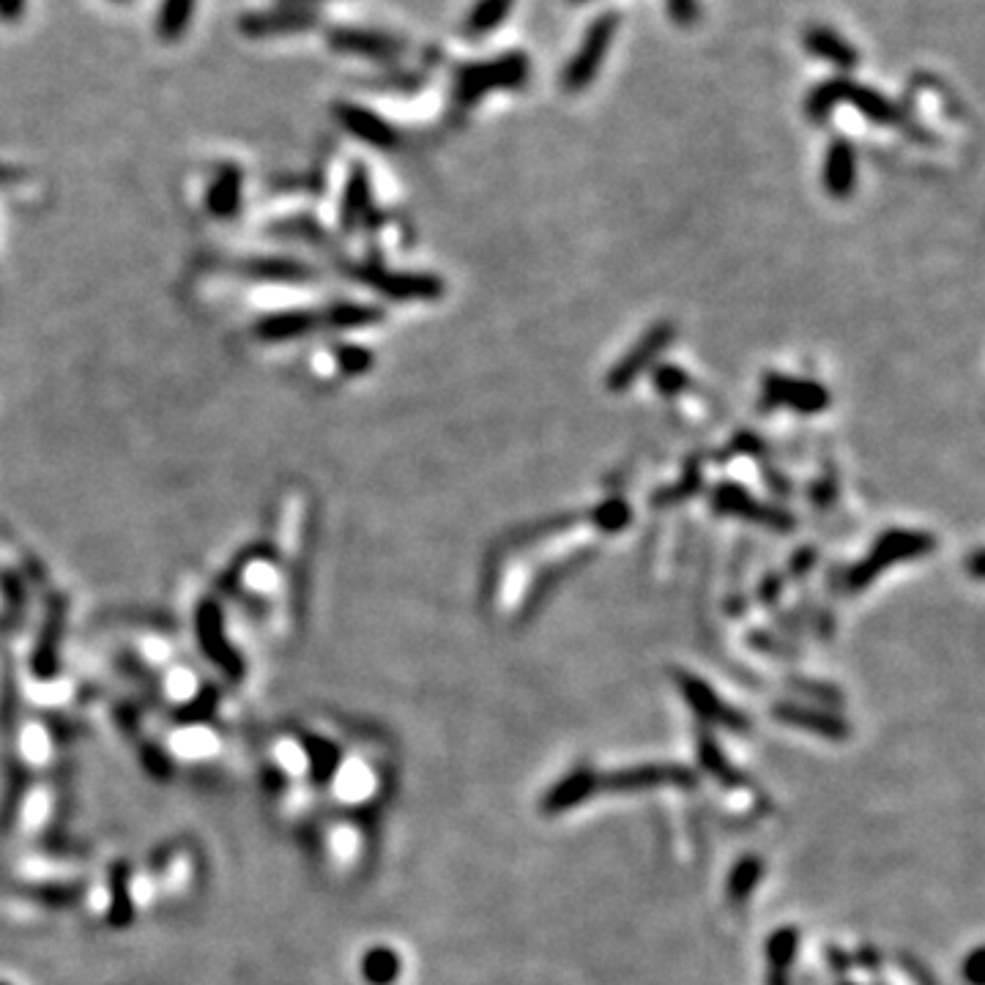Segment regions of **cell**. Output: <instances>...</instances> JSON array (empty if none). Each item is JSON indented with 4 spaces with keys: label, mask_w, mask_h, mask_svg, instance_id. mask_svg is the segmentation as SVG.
<instances>
[{
    "label": "cell",
    "mask_w": 985,
    "mask_h": 985,
    "mask_svg": "<svg viewBox=\"0 0 985 985\" xmlns=\"http://www.w3.org/2000/svg\"><path fill=\"white\" fill-rule=\"evenodd\" d=\"M531 74V61L526 52L512 50L504 56H495L491 61L465 63L455 72L452 82V99L455 108L469 110L491 91H515Z\"/></svg>",
    "instance_id": "cell-1"
},
{
    "label": "cell",
    "mask_w": 985,
    "mask_h": 985,
    "mask_svg": "<svg viewBox=\"0 0 985 985\" xmlns=\"http://www.w3.org/2000/svg\"><path fill=\"white\" fill-rule=\"evenodd\" d=\"M841 102L854 104L868 121L876 123H895L901 118L898 108L884 93L863 86V82L846 80V77H833V80H824L822 86L813 88L805 99V113L811 121H824Z\"/></svg>",
    "instance_id": "cell-2"
},
{
    "label": "cell",
    "mask_w": 985,
    "mask_h": 985,
    "mask_svg": "<svg viewBox=\"0 0 985 985\" xmlns=\"http://www.w3.org/2000/svg\"><path fill=\"white\" fill-rule=\"evenodd\" d=\"M619 22H622V14H619V11H603L600 17H594V22L586 28V33H583L577 52L570 58L567 67H564L562 72L564 91L581 93L583 88L592 86L594 77L600 74V67H603L607 50H611L613 39H616Z\"/></svg>",
    "instance_id": "cell-3"
},
{
    "label": "cell",
    "mask_w": 985,
    "mask_h": 985,
    "mask_svg": "<svg viewBox=\"0 0 985 985\" xmlns=\"http://www.w3.org/2000/svg\"><path fill=\"white\" fill-rule=\"evenodd\" d=\"M693 783V772H687L684 766L674 764H646V766H630V770H616L600 775L597 772V794L611 792V794H633V792H652L660 786H690Z\"/></svg>",
    "instance_id": "cell-4"
},
{
    "label": "cell",
    "mask_w": 985,
    "mask_h": 985,
    "mask_svg": "<svg viewBox=\"0 0 985 985\" xmlns=\"http://www.w3.org/2000/svg\"><path fill=\"white\" fill-rule=\"evenodd\" d=\"M321 14L306 6H277V9L250 11L239 17V31L244 37L263 39V37H285V33H304L318 28Z\"/></svg>",
    "instance_id": "cell-5"
},
{
    "label": "cell",
    "mask_w": 985,
    "mask_h": 985,
    "mask_svg": "<svg viewBox=\"0 0 985 985\" xmlns=\"http://www.w3.org/2000/svg\"><path fill=\"white\" fill-rule=\"evenodd\" d=\"M194 624H198V639L200 646H203L205 657H209L217 669L225 671L228 676L239 680V676L244 674V663H241V657L235 654V649L230 646L225 635L222 607L217 605L214 600H203L198 607V616H194Z\"/></svg>",
    "instance_id": "cell-6"
},
{
    "label": "cell",
    "mask_w": 985,
    "mask_h": 985,
    "mask_svg": "<svg viewBox=\"0 0 985 985\" xmlns=\"http://www.w3.org/2000/svg\"><path fill=\"white\" fill-rule=\"evenodd\" d=\"M934 540L928 534H917V531H889L884 534V540L878 542V547L873 551V556L852 575V586H865L878 567L889 562H901V559L919 556V553L931 551Z\"/></svg>",
    "instance_id": "cell-7"
},
{
    "label": "cell",
    "mask_w": 985,
    "mask_h": 985,
    "mask_svg": "<svg viewBox=\"0 0 985 985\" xmlns=\"http://www.w3.org/2000/svg\"><path fill=\"white\" fill-rule=\"evenodd\" d=\"M329 47L348 56L375 58V61H392L405 52V41L398 37H389L381 31H368V28H334L329 33Z\"/></svg>",
    "instance_id": "cell-8"
},
{
    "label": "cell",
    "mask_w": 985,
    "mask_h": 985,
    "mask_svg": "<svg viewBox=\"0 0 985 985\" xmlns=\"http://www.w3.org/2000/svg\"><path fill=\"white\" fill-rule=\"evenodd\" d=\"M334 115H338L340 127L345 132H351L362 143L373 145V149H392L398 143V132L392 129V123L379 113H373V110L362 108V104L340 102L334 108Z\"/></svg>",
    "instance_id": "cell-9"
},
{
    "label": "cell",
    "mask_w": 985,
    "mask_h": 985,
    "mask_svg": "<svg viewBox=\"0 0 985 985\" xmlns=\"http://www.w3.org/2000/svg\"><path fill=\"white\" fill-rule=\"evenodd\" d=\"M592 796H597V772L575 770L570 772L567 777H562V781L545 794V800H542V813H547V816L567 813L572 807L592 800Z\"/></svg>",
    "instance_id": "cell-10"
},
{
    "label": "cell",
    "mask_w": 985,
    "mask_h": 985,
    "mask_svg": "<svg viewBox=\"0 0 985 985\" xmlns=\"http://www.w3.org/2000/svg\"><path fill=\"white\" fill-rule=\"evenodd\" d=\"M802 44H805V50L811 52V56L833 63V67L843 69V72H852V69H857L860 63L857 47L827 26L807 28L805 37H802Z\"/></svg>",
    "instance_id": "cell-11"
},
{
    "label": "cell",
    "mask_w": 985,
    "mask_h": 985,
    "mask_svg": "<svg viewBox=\"0 0 985 985\" xmlns=\"http://www.w3.org/2000/svg\"><path fill=\"white\" fill-rule=\"evenodd\" d=\"M63 619H67V600L52 597L50 607H47L44 627H41V639L33 649V669L44 680H50L58 669V644H61Z\"/></svg>",
    "instance_id": "cell-12"
},
{
    "label": "cell",
    "mask_w": 985,
    "mask_h": 985,
    "mask_svg": "<svg viewBox=\"0 0 985 985\" xmlns=\"http://www.w3.org/2000/svg\"><path fill=\"white\" fill-rule=\"evenodd\" d=\"M682 687L684 695H687L690 706L698 712L704 721H715L717 725H725L731 731H747V721H742L740 712H734L731 706H725L710 687H706L701 680H693V676H684L682 674Z\"/></svg>",
    "instance_id": "cell-13"
},
{
    "label": "cell",
    "mask_w": 985,
    "mask_h": 985,
    "mask_svg": "<svg viewBox=\"0 0 985 985\" xmlns=\"http://www.w3.org/2000/svg\"><path fill=\"white\" fill-rule=\"evenodd\" d=\"M857 181V153L846 140L830 143L827 159H824V187L835 198H846Z\"/></svg>",
    "instance_id": "cell-14"
},
{
    "label": "cell",
    "mask_w": 985,
    "mask_h": 985,
    "mask_svg": "<svg viewBox=\"0 0 985 985\" xmlns=\"http://www.w3.org/2000/svg\"><path fill=\"white\" fill-rule=\"evenodd\" d=\"M321 318L312 315V312L291 310V312H277V315L263 318L255 326V338L265 342H285V340H299L304 334L318 332L321 326Z\"/></svg>",
    "instance_id": "cell-15"
},
{
    "label": "cell",
    "mask_w": 985,
    "mask_h": 985,
    "mask_svg": "<svg viewBox=\"0 0 985 985\" xmlns=\"http://www.w3.org/2000/svg\"><path fill=\"white\" fill-rule=\"evenodd\" d=\"M241 190H244V173H241V168L222 164L220 173L211 181L205 205H209V211L217 220H230L241 205Z\"/></svg>",
    "instance_id": "cell-16"
},
{
    "label": "cell",
    "mask_w": 985,
    "mask_h": 985,
    "mask_svg": "<svg viewBox=\"0 0 985 985\" xmlns=\"http://www.w3.org/2000/svg\"><path fill=\"white\" fill-rule=\"evenodd\" d=\"M364 280L373 288L386 293L394 299H414V296H435L441 293V282L430 280V277H414V274H386V271H373L370 269L364 274Z\"/></svg>",
    "instance_id": "cell-17"
},
{
    "label": "cell",
    "mask_w": 985,
    "mask_h": 985,
    "mask_svg": "<svg viewBox=\"0 0 985 985\" xmlns=\"http://www.w3.org/2000/svg\"><path fill=\"white\" fill-rule=\"evenodd\" d=\"M515 9V0H476L463 22V33L471 39H482L506 22Z\"/></svg>",
    "instance_id": "cell-18"
},
{
    "label": "cell",
    "mask_w": 985,
    "mask_h": 985,
    "mask_svg": "<svg viewBox=\"0 0 985 985\" xmlns=\"http://www.w3.org/2000/svg\"><path fill=\"white\" fill-rule=\"evenodd\" d=\"M370 198H373V192H370L368 170L362 164H353L351 175H348L345 194H342V225L356 228L368 217Z\"/></svg>",
    "instance_id": "cell-19"
},
{
    "label": "cell",
    "mask_w": 985,
    "mask_h": 985,
    "mask_svg": "<svg viewBox=\"0 0 985 985\" xmlns=\"http://www.w3.org/2000/svg\"><path fill=\"white\" fill-rule=\"evenodd\" d=\"M198 0H162L157 11V37L162 41H179L192 26Z\"/></svg>",
    "instance_id": "cell-20"
},
{
    "label": "cell",
    "mask_w": 985,
    "mask_h": 985,
    "mask_svg": "<svg viewBox=\"0 0 985 985\" xmlns=\"http://www.w3.org/2000/svg\"><path fill=\"white\" fill-rule=\"evenodd\" d=\"M775 715H777V721H783L786 725H796V728L813 731V734L833 736V740H837V736H846V725L830 715H818V712H807V710H800V706L786 704V706H777Z\"/></svg>",
    "instance_id": "cell-21"
},
{
    "label": "cell",
    "mask_w": 985,
    "mask_h": 985,
    "mask_svg": "<svg viewBox=\"0 0 985 985\" xmlns=\"http://www.w3.org/2000/svg\"><path fill=\"white\" fill-rule=\"evenodd\" d=\"M772 403H792L802 411H816L827 403L824 389L800 381H770Z\"/></svg>",
    "instance_id": "cell-22"
},
{
    "label": "cell",
    "mask_w": 985,
    "mask_h": 985,
    "mask_svg": "<svg viewBox=\"0 0 985 985\" xmlns=\"http://www.w3.org/2000/svg\"><path fill=\"white\" fill-rule=\"evenodd\" d=\"M364 977L373 985H389L400 975V955L389 947H375L364 955Z\"/></svg>",
    "instance_id": "cell-23"
},
{
    "label": "cell",
    "mask_w": 985,
    "mask_h": 985,
    "mask_svg": "<svg viewBox=\"0 0 985 985\" xmlns=\"http://www.w3.org/2000/svg\"><path fill=\"white\" fill-rule=\"evenodd\" d=\"M761 873H764V863H761L758 857L740 860L728 878V898L734 901V904H745L747 895H751L753 887L761 882Z\"/></svg>",
    "instance_id": "cell-24"
},
{
    "label": "cell",
    "mask_w": 985,
    "mask_h": 985,
    "mask_svg": "<svg viewBox=\"0 0 985 985\" xmlns=\"http://www.w3.org/2000/svg\"><path fill=\"white\" fill-rule=\"evenodd\" d=\"M383 312L375 310V306H364V304H338L326 312L323 321L332 323L334 329H359V326H370V323L381 321Z\"/></svg>",
    "instance_id": "cell-25"
},
{
    "label": "cell",
    "mask_w": 985,
    "mask_h": 985,
    "mask_svg": "<svg viewBox=\"0 0 985 985\" xmlns=\"http://www.w3.org/2000/svg\"><path fill=\"white\" fill-rule=\"evenodd\" d=\"M239 269L258 280H304L310 277V269L296 261H247Z\"/></svg>",
    "instance_id": "cell-26"
},
{
    "label": "cell",
    "mask_w": 985,
    "mask_h": 985,
    "mask_svg": "<svg viewBox=\"0 0 985 985\" xmlns=\"http://www.w3.org/2000/svg\"><path fill=\"white\" fill-rule=\"evenodd\" d=\"M663 342H665V332H663V329H657V332H652V334H649V338H646V342H644V345H641V348H639V351H635V353H633V356H630V359H624V362H622V364H619L616 375H613V379H611V386H613V383H616V386H624V383H627L630 379H633V375H635V370H639V368H641V364H644V362H646V359H649V356H652V353H654V348H660V345H663Z\"/></svg>",
    "instance_id": "cell-27"
},
{
    "label": "cell",
    "mask_w": 985,
    "mask_h": 985,
    "mask_svg": "<svg viewBox=\"0 0 985 985\" xmlns=\"http://www.w3.org/2000/svg\"><path fill=\"white\" fill-rule=\"evenodd\" d=\"M794 953H796V931L794 928L777 931V934L770 939V958L772 964H775V972H772L770 983H775L777 975L788 969Z\"/></svg>",
    "instance_id": "cell-28"
},
{
    "label": "cell",
    "mask_w": 985,
    "mask_h": 985,
    "mask_svg": "<svg viewBox=\"0 0 985 985\" xmlns=\"http://www.w3.org/2000/svg\"><path fill=\"white\" fill-rule=\"evenodd\" d=\"M334 356H338L340 370L345 375H362L364 370L373 368V362H375L373 353H368L364 348H356V345H338Z\"/></svg>",
    "instance_id": "cell-29"
},
{
    "label": "cell",
    "mask_w": 985,
    "mask_h": 985,
    "mask_svg": "<svg viewBox=\"0 0 985 985\" xmlns=\"http://www.w3.org/2000/svg\"><path fill=\"white\" fill-rule=\"evenodd\" d=\"M669 14L676 26L690 28L698 20V3L695 0H669Z\"/></svg>",
    "instance_id": "cell-30"
},
{
    "label": "cell",
    "mask_w": 985,
    "mask_h": 985,
    "mask_svg": "<svg viewBox=\"0 0 985 985\" xmlns=\"http://www.w3.org/2000/svg\"><path fill=\"white\" fill-rule=\"evenodd\" d=\"M26 9H28V0H0V22H6V26H14L17 20H22V17H26Z\"/></svg>",
    "instance_id": "cell-31"
},
{
    "label": "cell",
    "mask_w": 985,
    "mask_h": 985,
    "mask_svg": "<svg viewBox=\"0 0 985 985\" xmlns=\"http://www.w3.org/2000/svg\"><path fill=\"white\" fill-rule=\"evenodd\" d=\"M969 981L972 985H981V949H975L969 958Z\"/></svg>",
    "instance_id": "cell-32"
},
{
    "label": "cell",
    "mask_w": 985,
    "mask_h": 985,
    "mask_svg": "<svg viewBox=\"0 0 985 985\" xmlns=\"http://www.w3.org/2000/svg\"><path fill=\"white\" fill-rule=\"evenodd\" d=\"M285 6H306V3H318V0H282Z\"/></svg>",
    "instance_id": "cell-33"
},
{
    "label": "cell",
    "mask_w": 985,
    "mask_h": 985,
    "mask_svg": "<svg viewBox=\"0 0 985 985\" xmlns=\"http://www.w3.org/2000/svg\"><path fill=\"white\" fill-rule=\"evenodd\" d=\"M110 3H129V0H110Z\"/></svg>",
    "instance_id": "cell-34"
},
{
    "label": "cell",
    "mask_w": 985,
    "mask_h": 985,
    "mask_svg": "<svg viewBox=\"0 0 985 985\" xmlns=\"http://www.w3.org/2000/svg\"><path fill=\"white\" fill-rule=\"evenodd\" d=\"M570 3H586V0H570Z\"/></svg>",
    "instance_id": "cell-35"
}]
</instances>
